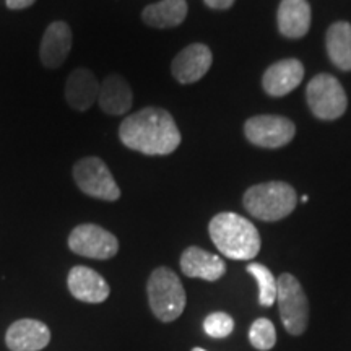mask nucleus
<instances>
[{"label": "nucleus", "instance_id": "nucleus-1", "mask_svg": "<svg viewBox=\"0 0 351 351\" xmlns=\"http://www.w3.org/2000/svg\"><path fill=\"white\" fill-rule=\"evenodd\" d=\"M119 138L134 152L148 156H165L181 145V132L168 111L145 108L121 122Z\"/></svg>", "mask_w": 351, "mask_h": 351}, {"label": "nucleus", "instance_id": "nucleus-2", "mask_svg": "<svg viewBox=\"0 0 351 351\" xmlns=\"http://www.w3.org/2000/svg\"><path fill=\"white\" fill-rule=\"evenodd\" d=\"M210 238L223 256L232 261H252L261 252L257 228L238 213H218L208 225Z\"/></svg>", "mask_w": 351, "mask_h": 351}, {"label": "nucleus", "instance_id": "nucleus-3", "mask_svg": "<svg viewBox=\"0 0 351 351\" xmlns=\"http://www.w3.org/2000/svg\"><path fill=\"white\" fill-rule=\"evenodd\" d=\"M243 202L244 208L254 218L262 221H280L296 208L298 195L289 184L271 181L247 189Z\"/></svg>", "mask_w": 351, "mask_h": 351}, {"label": "nucleus", "instance_id": "nucleus-4", "mask_svg": "<svg viewBox=\"0 0 351 351\" xmlns=\"http://www.w3.org/2000/svg\"><path fill=\"white\" fill-rule=\"evenodd\" d=\"M147 293L152 313L161 322H173L186 309V289L176 271L168 267H158L152 271Z\"/></svg>", "mask_w": 351, "mask_h": 351}, {"label": "nucleus", "instance_id": "nucleus-5", "mask_svg": "<svg viewBox=\"0 0 351 351\" xmlns=\"http://www.w3.org/2000/svg\"><path fill=\"white\" fill-rule=\"evenodd\" d=\"M276 285H278L276 302H278L283 327L289 335H301L309 324V301L304 289L291 274L280 275Z\"/></svg>", "mask_w": 351, "mask_h": 351}, {"label": "nucleus", "instance_id": "nucleus-6", "mask_svg": "<svg viewBox=\"0 0 351 351\" xmlns=\"http://www.w3.org/2000/svg\"><path fill=\"white\" fill-rule=\"evenodd\" d=\"M306 99L311 112L322 121L339 119L348 106V98L341 83L328 73H319L309 82Z\"/></svg>", "mask_w": 351, "mask_h": 351}, {"label": "nucleus", "instance_id": "nucleus-7", "mask_svg": "<svg viewBox=\"0 0 351 351\" xmlns=\"http://www.w3.org/2000/svg\"><path fill=\"white\" fill-rule=\"evenodd\" d=\"M73 181L83 194L104 202L121 199V189L108 165L96 156H86L73 165Z\"/></svg>", "mask_w": 351, "mask_h": 351}, {"label": "nucleus", "instance_id": "nucleus-8", "mask_svg": "<svg viewBox=\"0 0 351 351\" xmlns=\"http://www.w3.org/2000/svg\"><path fill=\"white\" fill-rule=\"evenodd\" d=\"M69 247L77 256L108 261L119 252V241L104 228L85 223L70 232Z\"/></svg>", "mask_w": 351, "mask_h": 351}, {"label": "nucleus", "instance_id": "nucleus-9", "mask_svg": "<svg viewBox=\"0 0 351 351\" xmlns=\"http://www.w3.org/2000/svg\"><path fill=\"white\" fill-rule=\"evenodd\" d=\"M245 138L261 148H282L295 138V122L283 116L261 114L244 124Z\"/></svg>", "mask_w": 351, "mask_h": 351}, {"label": "nucleus", "instance_id": "nucleus-10", "mask_svg": "<svg viewBox=\"0 0 351 351\" xmlns=\"http://www.w3.org/2000/svg\"><path fill=\"white\" fill-rule=\"evenodd\" d=\"M212 62L213 56L208 46L200 43L189 44L173 59L171 72L179 83L191 85L205 77V73L212 67Z\"/></svg>", "mask_w": 351, "mask_h": 351}, {"label": "nucleus", "instance_id": "nucleus-11", "mask_svg": "<svg viewBox=\"0 0 351 351\" xmlns=\"http://www.w3.org/2000/svg\"><path fill=\"white\" fill-rule=\"evenodd\" d=\"M67 287L70 295L75 300L90 302V304H99L109 298L111 288L106 280L98 271L85 265H77L69 271Z\"/></svg>", "mask_w": 351, "mask_h": 351}, {"label": "nucleus", "instance_id": "nucleus-12", "mask_svg": "<svg viewBox=\"0 0 351 351\" xmlns=\"http://www.w3.org/2000/svg\"><path fill=\"white\" fill-rule=\"evenodd\" d=\"M51 341V330L36 319L15 320L5 333V343L10 351H39Z\"/></svg>", "mask_w": 351, "mask_h": 351}, {"label": "nucleus", "instance_id": "nucleus-13", "mask_svg": "<svg viewBox=\"0 0 351 351\" xmlns=\"http://www.w3.org/2000/svg\"><path fill=\"white\" fill-rule=\"evenodd\" d=\"M304 78V67L298 59H283L270 65L262 77L265 93L274 98H282L301 85Z\"/></svg>", "mask_w": 351, "mask_h": 351}, {"label": "nucleus", "instance_id": "nucleus-14", "mask_svg": "<svg viewBox=\"0 0 351 351\" xmlns=\"http://www.w3.org/2000/svg\"><path fill=\"white\" fill-rule=\"evenodd\" d=\"M72 29L65 21H54L47 26L39 47V57L44 67H60L72 49Z\"/></svg>", "mask_w": 351, "mask_h": 351}, {"label": "nucleus", "instance_id": "nucleus-15", "mask_svg": "<svg viewBox=\"0 0 351 351\" xmlns=\"http://www.w3.org/2000/svg\"><path fill=\"white\" fill-rule=\"evenodd\" d=\"M181 270L189 278H202L207 282H217L226 274V263L217 254L191 245L181 256Z\"/></svg>", "mask_w": 351, "mask_h": 351}, {"label": "nucleus", "instance_id": "nucleus-16", "mask_svg": "<svg viewBox=\"0 0 351 351\" xmlns=\"http://www.w3.org/2000/svg\"><path fill=\"white\" fill-rule=\"evenodd\" d=\"M101 83L88 69H77L65 83V99L73 111L85 112L98 101Z\"/></svg>", "mask_w": 351, "mask_h": 351}, {"label": "nucleus", "instance_id": "nucleus-17", "mask_svg": "<svg viewBox=\"0 0 351 351\" xmlns=\"http://www.w3.org/2000/svg\"><path fill=\"white\" fill-rule=\"evenodd\" d=\"M278 32L288 39L304 38L311 28V5L307 0H282L278 12Z\"/></svg>", "mask_w": 351, "mask_h": 351}, {"label": "nucleus", "instance_id": "nucleus-18", "mask_svg": "<svg viewBox=\"0 0 351 351\" xmlns=\"http://www.w3.org/2000/svg\"><path fill=\"white\" fill-rule=\"evenodd\" d=\"M96 103H98L101 111L109 114V116H122V114L129 112L132 103H134L130 85L119 73H112L101 83L99 96Z\"/></svg>", "mask_w": 351, "mask_h": 351}, {"label": "nucleus", "instance_id": "nucleus-19", "mask_svg": "<svg viewBox=\"0 0 351 351\" xmlns=\"http://www.w3.org/2000/svg\"><path fill=\"white\" fill-rule=\"evenodd\" d=\"M187 8L186 0H161L145 7L142 20L152 28H174L186 20Z\"/></svg>", "mask_w": 351, "mask_h": 351}, {"label": "nucleus", "instance_id": "nucleus-20", "mask_svg": "<svg viewBox=\"0 0 351 351\" xmlns=\"http://www.w3.org/2000/svg\"><path fill=\"white\" fill-rule=\"evenodd\" d=\"M327 54L332 64L343 72H351V23L337 21L327 29Z\"/></svg>", "mask_w": 351, "mask_h": 351}, {"label": "nucleus", "instance_id": "nucleus-21", "mask_svg": "<svg viewBox=\"0 0 351 351\" xmlns=\"http://www.w3.org/2000/svg\"><path fill=\"white\" fill-rule=\"evenodd\" d=\"M247 274H251L256 278L258 287V304L263 307L274 306L276 301V291H278V285L276 278L271 274L270 269L257 262H251L247 265Z\"/></svg>", "mask_w": 351, "mask_h": 351}, {"label": "nucleus", "instance_id": "nucleus-22", "mask_svg": "<svg viewBox=\"0 0 351 351\" xmlns=\"http://www.w3.org/2000/svg\"><path fill=\"white\" fill-rule=\"evenodd\" d=\"M249 341L256 350L261 351H269L275 346L276 343V328L271 320L261 317L254 320L251 326V330H249Z\"/></svg>", "mask_w": 351, "mask_h": 351}, {"label": "nucleus", "instance_id": "nucleus-23", "mask_svg": "<svg viewBox=\"0 0 351 351\" xmlns=\"http://www.w3.org/2000/svg\"><path fill=\"white\" fill-rule=\"evenodd\" d=\"M204 330L212 339H226L234 330V320L230 314L218 311L207 315L204 320Z\"/></svg>", "mask_w": 351, "mask_h": 351}, {"label": "nucleus", "instance_id": "nucleus-24", "mask_svg": "<svg viewBox=\"0 0 351 351\" xmlns=\"http://www.w3.org/2000/svg\"><path fill=\"white\" fill-rule=\"evenodd\" d=\"M207 3V7L213 8V10H228V8L232 7V3L236 0H204Z\"/></svg>", "mask_w": 351, "mask_h": 351}, {"label": "nucleus", "instance_id": "nucleus-25", "mask_svg": "<svg viewBox=\"0 0 351 351\" xmlns=\"http://www.w3.org/2000/svg\"><path fill=\"white\" fill-rule=\"evenodd\" d=\"M36 0H5L7 7L10 10H23V8L32 7Z\"/></svg>", "mask_w": 351, "mask_h": 351}, {"label": "nucleus", "instance_id": "nucleus-26", "mask_svg": "<svg viewBox=\"0 0 351 351\" xmlns=\"http://www.w3.org/2000/svg\"><path fill=\"white\" fill-rule=\"evenodd\" d=\"M191 351H207V350H204V348H199V346H195V348H192Z\"/></svg>", "mask_w": 351, "mask_h": 351}, {"label": "nucleus", "instance_id": "nucleus-27", "mask_svg": "<svg viewBox=\"0 0 351 351\" xmlns=\"http://www.w3.org/2000/svg\"><path fill=\"white\" fill-rule=\"evenodd\" d=\"M301 202H302V204H306V202H307V195H302V197H301Z\"/></svg>", "mask_w": 351, "mask_h": 351}]
</instances>
